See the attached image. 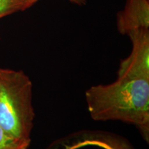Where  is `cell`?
Here are the masks:
<instances>
[{"mask_svg":"<svg viewBox=\"0 0 149 149\" xmlns=\"http://www.w3.org/2000/svg\"><path fill=\"white\" fill-rule=\"evenodd\" d=\"M91 118L135 126L149 142V78L117 76L114 82L93 86L85 93Z\"/></svg>","mask_w":149,"mask_h":149,"instance_id":"obj_1","label":"cell"},{"mask_svg":"<svg viewBox=\"0 0 149 149\" xmlns=\"http://www.w3.org/2000/svg\"><path fill=\"white\" fill-rule=\"evenodd\" d=\"M35 115L29 76L22 70L0 68V127L18 138L31 139Z\"/></svg>","mask_w":149,"mask_h":149,"instance_id":"obj_2","label":"cell"},{"mask_svg":"<svg viewBox=\"0 0 149 149\" xmlns=\"http://www.w3.org/2000/svg\"><path fill=\"white\" fill-rule=\"evenodd\" d=\"M96 146L103 149H135L130 141L104 130H83L53 141L45 149H79Z\"/></svg>","mask_w":149,"mask_h":149,"instance_id":"obj_3","label":"cell"},{"mask_svg":"<svg viewBox=\"0 0 149 149\" xmlns=\"http://www.w3.org/2000/svg\"><path fill=\"white\" fill-rule=\"evenodd\" d=\"M132 42L130 55L123 59L117 76L149 78V29H139L127 34Z\"/></svg>","mask_w":149,"mask_h":149,"instance_id":"obj_4","label":"cell"},{"mask_svg":"<svg viewBox=\"0 0 149 149\" xmlns=\"http://www.w3.org/2000/svg\"><path fill=\"white\" fill-rule=\"evenodd\" d=\"M117 28L126 35L133 30L149 29V0H127L117 14Z\"/></svg>","mask_w":149,"mask_h":149,"instance_id":"obj_5","label":"cell"},{"mask_svg":"<svg viewBox=\"0 0 149 149\" xmlns=\"http://www.w3.org/2000/svg\"><path fill=\"white\" fill-rule=\"evenodd\" d=\"M31 142V139L18 138L0 127V149H29Z\"/></svg>","mask_w":149,"mask_h":149,"instance_id":"obj_6","label":"cell"},{"mask_svg":"<svg viewBox=\"0 0 149 149\" xmlns=\"http://www.w3.org/2000/svg\"><path fill=\"white\" fill-rule=\"evenodd\" d=\"M26 0H0V19L18 11L25 10Z\"/></svg>","mask_w":149,"mask_h":149,"instance_id":"obj_7","label":"cell"},{"mask_svg":"<svg viewBox=\"0 0 149 149\" xmlns=\"http://www.w3.org/2000/svg\"><path fill=\"white\" fill-rule=\"evenodd\" d=\"M39 0H26L25 4V10L31 8L32 6L35 4V3L37 2ZM70 2L75 3L78 6H83L86 3V0H69Z\"/></svg>","mask_w":149,"mask_h":149,"instance_id":"obj_8","label":"cell"}]
</instances>
